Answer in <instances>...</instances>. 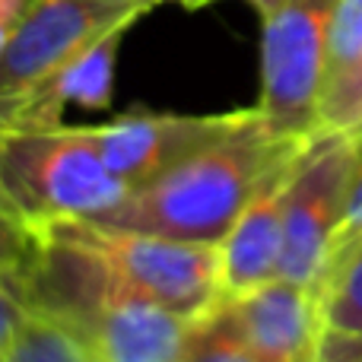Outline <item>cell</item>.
Listing matches in <instances>:
<instances>
[{
  "label": "cell",
  "instance_id": "10",
  "mask_svg": "<svg viewBox=\"0 0 362 362\" xmlns=\"http://www.w3.org/2000/svg\"><path fill=\"white\" fill-rule=\"evenodd\" d=\"M299 159V156H296ZM293 163L280 165L264 187L242 210L229 235L219 242V267H223V299L238 296L261 283L280 276L283 264V216H286V187Z\"/></svg>",
  "mask_w": 362,
  "mask_h": 362
},
{
  "label": "cell",
  "instance_id": "6",
  "mask_svg": "<svg viewBox=\"0 0 362 362\" xmlns=\"http://www.w3.org/2000/svg\"><path fill=\"white\" fill-rule=\"evenodd\" d=\"M337 4L340 0H286L264 19L257 108L276 134L312 137L318 131V93Z\"/></svg>",
  "mask_w": 362,
  "mask_h": 362
},
{
  "label": "cell",
  "instance_id": "15",
  "mask_svg": "<svg viewBox=\"0 0 362 362\" xmlns=\"http://www.w3.org/2000/svg\"><path fill=\"white\" fill-rule=\"evenodd\" d=\"M321 308H325L321 340H362V245L325 289Z\"/></svg>",
  "mask_w": 362,
  "mask_h": 362
},
{
  "label": "cell",
  "instance_id": "11",
  "mask_svg": "<svg viewBox=\"0 0 362 362\" xmlns=\"http://www.w3.org/2000/svg\"><path fill=\"white\" fill-rule=\"evenodd\" d=\"M134 23H121L95 38L83 54H76L67 67L51 74L35 89L23 95L10 112L0 118V127H57L67 105L83 108H108L115 86V61L121 42Z\"/></svg>",
  "mask_w": 362,
  "mask_h": 362
},
{
  "label": "cell",
  "instance_id": "7",
  "mask_svg": "<svg viewBox=\"0 0 362 362\" xmlns=\"http://www.w3.org/2000/svg\"><path fill=\"white\" fill-rule=\"evenodd\" d=\"M150 10L144 0H32L0 54V118L108 29L137 23Z\"/></svg>",
  "mask_w": 362,
  "mask_h": 362
},
{
  "label": "cell",
  "instance_id": "16",
  "mask_svg": "<svg viewBox=\"0 0 362 362\" xmlns=\"http://www.w3.org/2000/svg\"><path fill=\"white\" fill-rule=\"evenodd\" d=\"M38 245H42V226L32 223L0 185V283L10 289L16 286L35 261Z\"/></svg>",
  "mask_w": 362,
  "mask_h": 362
},
{
  "label": "cell",
  "instance_id": "12",
  "mask_svg": "<svg viewBox=\"0 0 362 362\" xmlns=\"http://www.w3.org/2000/svg\"><path fill=\"white\" fill-rule=\"evenodd\" d=\"M318 131L362 137V0H340L327 35Z\"/></svg>",
  "mask_w": 362,
  "mask_h": 362
},
{
  "label": "cell",
  "instance_id": "5",
  "mask_svg": "<svg viewBox=\"0 0 362 362\" xmlns=\"http://www.w3.org/2000/svg\"><path fill=\"white\" fill-rule=\"evenodd\" d=\"M359 163L362 137H350V134L315 131L302 146L286 187L280 264L283 280L302 283L321 296L334 232Z\"/></svg>",
  "mask_w": 362,
  "mask_h": 362
},
{
  "label": "cell",
  "instance_id": "1",
  "mask_svg": "<svg viewBox=\"0 0 362 362\" xmlns=\"http://www.w3.org/2000/svg\"><path fill=\"white\" fill-rule=\"evenodd\" d=\"M29 312L70 325L95 362H181L191 318L127 286L67 223L42 226L35 261L13 286Z\"/></svg>",
  "mask_w": 362,
  "mask_h": 362
},
{
  "label": "cell",
  "instance_id": "17",
  "mask_svg": "<svg viewBox=\"0 0 362 362\" xmlns=\"http://www.w3.org/2000/svg\"><path fill=\"white\" fill-rule=\"evenodd\" d=\"M359 245H362V163L350 181V191H346V200H344V213H340L337 232H334L325 280H321V296H325V289L334 283V276L346 267V261L356 255Z\"/></svg>",
  "mask_w": 362,
  "mask_h": 362
},
{
  "label": "cell",
  "instance_id": "20",
  "mask_svg": "<svg viewBox=\"0 0 362 362\" xmlns=\"http://www.w3.org/2000/svg\"><path fill=\"white\" fill-rule=\"evenodd\" d=\"M318 362H362V340H321Z\"/></svg>",
  "mask_w": 362,
  "mask_h": 362
},
{
  "label": "cell",
  "instance_id": "22",
  "mask_svg": "<svg viewBox=\"0 0 362 362\" xmlns=\"http://www.w3.org/2000/svg\"><path fill=\"white\" fill-rule=\"evenodd\" d=\"M144 4H150V6L178 4V6H185V10H200V6H210V4H216V0H144Z\"/></svg>",
  "mask_w": 362,
  "mask_h": 362
},
{
  "label": "cell",
  "instance_id": "2",
  "mask_svg": "<svg viewBox=\"0 0 362 362\" xmlns=\"http://www.w3.org/2000/svg\"><path fill=\"white\" fill-rule=\"evenodd\" d=\"M305 144L308 137L276 134L257 105L245 108L232 131L134 187L131 197L99 223L219 245L264 181L293 163Z\"/></svg>",
  "mask_w": 362,
  "mask_h": 362
},
{
  "label": "cell",
  "instance_id": "9",
  "mask_svg": "<svg viewBox=\"0 0 362 362\" xmlns=\"http://www.w3.org/2000/svg\"><path fill=\"white\" fill-rule=\"evenodd\" d=\"M226 305L261 362H318L325 308L315 289L274 276L248 293L226 296Z\"/></svg>",
  "mask_w": 362,
  "mask_h": 362
},
{
  "label": "cell",
  "instance_id": "18",
  "mask_svg": "<svg viewBox=\"0 0 362 362\" xmlns=\"http://www.w3.org/2000/svg\"><path fill=\"white\" fill-rule=\"evenodd\" d=\"M25 315H29L25 302L19 299L6 283H0V353L6 350V344H10V337L16 334V327L23 325Z\"/></svg>",
  "mask_w": 362,
  "mask_h": 362
},
{
  "label": "cell",
  "instance_id": "21",
  "mask_svg": "<svg viewBox=\"0 0 362 362\" xmlns=\"http://www.w3.org/2000/svg\"><path fill=\"white\" fill-rule=\"evenodd\" d=\"M248 4L255 6V10H257V16H261V19H270L276 10H280L283 4H286V0H248Z\"/></svg>",
  "mask_w": 362,
  "mask_h": 362
},
{
  "label": "cell",
  "instance_id": "4",
  "mask_svg": "<svg viewBox=\"0 0 362 362\" xmlns=\"http://www.w3.org/2000/svg\"><path fill=\"white\" fill-rule=\"evenodd\" d=\"M108 267L137 293L185 318L197 321L223 302V267L219 245L185 242L156 232L118 229L86 219H64Z\"/></svg>",
  "mask_w": 362,
  "mask_h": 362
},
{
  "label": "cell",
  "instance_id": "13",
  "mask_svg": "<svg viewBox=\"0 0 362 362\" xmlns=\"http://www.w3.org/2000/svg\"><path fill=\"white\" fill-rule=\"evenodd\" d=\"M0 362H95V353L70 325L29 312L0 353Z\"/></svg>",
  "mask_w": 362,
  "mask_h": 362
},
{
  "label": "cell",
  "instance_id": "8",
  "mask_svg": "<svg viewBox=\"0 0 362 362\" xmlns=\"http://www.w3.org/2000/svg\"><path fill=\"white\" fill-rule=\"evenodd\" d=\"M242 115L245 108L226 115L134 112L112 121V124L93 127V131L108 169L134 191L150 178L163 175L165 169H172L185 156H191L194 150L232 131L242 121Z\"/></svg>",
  "mask_w": 362,
  "mask_h": 362
},
{
  "label": "cell",
  "instance_id": "3",
  "mask_svg": "<svg viewBox=\"0 0 362 362\" xmlns=\"http://www.w3.org/2000/svg\"><path fill=\"white\" fill-rule=\"evenodd\" d=\"M0 185L35 226L112 216L127 197L93 127H0Z\"/></svg>",
  "mask_w": 362,
  "mask_h": 362
},
{
  "label": "cell",
  "instance_id": "19",
  "mask_svg": "<svg viewBox=\"0 0 362 362\" xmlns=\"http://www.w3.org/2000/svg\"><path fill=\"white\" fill-rule=\"evenodd\" d=\"M29 6H32V0H0V54H4V48L10 45L13 32L19 29V23H23Z\"/></svg>",
  "mask_w": 362,
  "mask_h": 362
},
{
  "label": "cell",
  "instance_id": "14",
  "mask_svg": "<svg viewBox=\"0 0 362 362\" xmlns=\"http://www.w3.org/2000/svg\"><path fill=\"white\" fill-rule=\"evenodd\" d=\"M181 362H261V356L251 350L235 315L223 299L191 325Z\"/></svg>",
  "mask_w": 362,
  "mask_h": 362
}]
</instances>
